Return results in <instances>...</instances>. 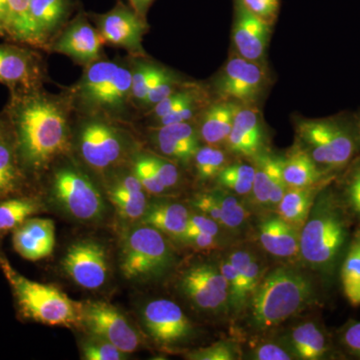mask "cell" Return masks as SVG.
<instances>
[{
	"label": "cell",
	"instance_id": "cell-55",
	"mask_svg": "<svg viewBox=\"0 0 360 360\" xmlns=\"http://www.w3.org/2000/svg\"><path fill=\"white\" fill-rule=\"evenodd\" d=\"M0 37H8V34H7L6 27H4V25H2L1 21H0Z\"/></svg>",
	"mask_w": 360,
	"mask_h": 360
},
{
	"label": "cell",
	"instance_id": "cell-38",
	"mask_svg": "<svg viewBox=\"0 0 360 360\" xmlns=\"http://www.w3.org/2000/svg\"><path fill=\"white\" fill-rule=\"evenodd\" d=\"M39 205L34 200L15 198L0 203V231H13L37 213Z\"/></svg>",
	"mask_w": 360,
	"mask_h": 360
},
{
	"label": "cell",
	"instance_id": "cell-36",
	"mask_svg": "<svg viewBox=\"0 0 360 360\" xmlns=\"http://www.w3.org/2000/svg\"><path fill=\"white\" fill-rule=\"evenodd\" d=\"M194 168L198 179L201 182L215 179L222 169L229 165V158L219 146H200L193 158Z\"/></svg>",
	"mask_w": 360,
	"mask_h": 360
},
{
	"label": "cell",
	"instance_id": "cell-40",
	"mask_svg": "<svg viewBox=\"0 0 360 360\" xmlns=\"http://www.w3.org/2000/svg\"><path fill=\"white\" fill-rule=\"evenodd\" d=\"M186 84V82H182L174 71L160 65V70H158L155 82L151 85V89L149 90L141 110L148 111L151 110L153 106L167 98L176 90L181 89Z\"/></svg>",
	"mask_w": 360,
	"mask_h": 360
},
{
	"label": "cell",
	"instance_id": "cell-5",
	"mask_svg": "<svg viewBox=\"0 0 360 360\" xmlns=\"http://www.w3.org/2000/svg\"><path fill=\"white\" fill-rule=\"evenodd\" d=\"M296 143L329 176H338L360 155L356 115H338L296 122Z\"/></svg>",
	"mask_w": 360,
	"mask_h": 360
},
{
	"label": "cell",
	"instance_id": "cell-51",
	"mask_svg": "<svg viewBox=\"0 0 360 360\" xmlns=\"http://www.w3.org/2000/svg\"><path fill=\"white\" fill-rule=\"evenodd\" d=\"M184 241L200 251L217 250L222 245L225 248V241H222V238L200 231H186Z\"/></svg>",
	"mask_w": 360,
	"mask_h": 360
},
{
	"label": "cell",
	"instance_id": "cell-16",
	"mask_svg": "<svg viewBox=\"0 0 360 360\" xmlns=\"http://www.w3.org/2000/svg\"><path fill=\"white\" fill-rule=\"evenodd\" d=\"M89 20V14L78 11L52 41L49 51L68 56L84 68L101 59L104 42Z\"/></svg>",
	"mask_w": 360,
	"mask_h": 360
},
{
	"label": "cell",
	"instance_id": "cell-6",
	"mask_svg": "<svg viewBox=\"0 0 360 360\" xmlns=\"http://www.w3.org/2000/svg\"><path fill=\"white\" fill-rule=\"evenodd\" d=\"M0 269L26 319L51 326H72L82 322L84 305L73 302L56 286L26 278L4 258H0Z\"/></svg>",
	"mask_w": 360,
	"mask_h": 360
},
{
	"label": "cell",
	"instance_id": "cell-50",
	"mask_svg": "<svg viewBox=\"0 0 360 360\" xmlns=\"http://www.w3.org/2000/svg\"><path fill=\"white\" fill-rule=\"evenodd\" d=\"M186 231H200L219 238H229L221 225L200 213H191Z\"/></svg>",
	"mask_w": 360,
	"mask_h": 360
},
{
	"label": "cell",
	"instance_id": "cell-20",
	"mask_svg": "<svg viewBox=\"0 0 360 360\" xmlns=\"http://www.w3.org/2000/svg\"><path fill=\"white\" fill-rule=\"evenodd\" d=\"M258 248L266 257L283 264H300V232L276 212L262 213L257 224Z\"/></svg>",
	"mask_w": 360,
	"mask_h": 360
},
{
	"label": "cell",
	"instance_id": "cell-11",
	"mask_svg": "<svg viewBox=\"0 0 360 360\" xmlns=\"http://www.w3.org/2000/svg\"><path fill=\"white\" fill-rule=\"evenodd\" d=\"M89 18L104 44L124 49L134 58H146L142 42L149 30L148 20L129 4L117 0L108 13H90Z\"/></svg>",
	"mask_w": 360,
	"mask_h": 360
},
{
	"label": "cell",
	"instance_id": "cell-45",
	"mask_svg": "<svg viewBox=\"0 0 360 360\" xmlns=\"http://www.w3.org/2000/svg\"><path fill=\"white\" fill-rule=\"evenodd\" d=\"M134 174L141 181L144 191L155 195H160L167 191L161 184L155 168L151 165L148 155H141L135 160Z\"/></svg>",
	"mask_w": 360,
	"mask_h": 360
},
{
	"label": "cell",
	"instance_id": "cell-35",
	"mask_svg": "<svg viewBox=\"0 0 360 360\" xmlns=\"http://www.w3.org/2000/svg\"><path fill=\"white\" fill-rule=\"evenodd\" d=\"M131 66V101L134 108H142L155 82L160 65L146 58H134Z\"/></svg>",
	"mask_w": 360,
	"mask_h": 360
},
{
	"label": "cell",
	"instance_id": "cell-12",
	"mask_svg": "<svg viewBox=\"0 0 360 360\" xmlns=\"http://www.w3.org/2000/svg\"><path fill=\"white\" fill-rule=\"evenodd\" d=\"M52 193L77 219L91 221L104 212L101 194L87 175L72 167L58 168L52 177Z\"/></svg>",
	"mask_w": 360,
	"mask_h": 360
},
{
	"label": "cell",
	"instance_id": "cell-25",
	"mask_svg": "<svg viewBox=\"0 0 360 360\" xmlns=\"http://www.w3.org/2000/svg\"><path fill=\"white\" fill-rule=\"evenodd\" d=\"M56 224L49 219H27L14 231V250L30 262L49 257L56 248Z\"/></svg>",
	"mask_w": 360,
	"mask_h": 360
},
{
	"label": "cell",
	"instance_id": "cell-42",
	"mask_svg": "<svg viewBox=\"0 0 360 360\" xmlns=\"http://www.w3.org/2000/svg\"><path fill=\"white\" fill-rule=\"evenodd\" d=\"M191 360H239L243 359V350L233 340H224L206 347L189 352L186 355Z\"/></svg>",
	"mask_w": 360,
	"mask_h": 360
},
{
	"label": "cell",
	"instance_id": "cell-46",
	"mask_svg": "<svg viewBox=\"0 0 360 360\" xmlns=\"http://www.w3.org/2000/svg\"><path fill=\"white\" fill-rule=\"evenodd\" d=\"M82 355L87 360H122L127 354L115 345L94 336V340L84 342L82 345Z\"/></svg>",
	"mask_w": 360,
	"mask_h": 360
},
{
	"label": "cell",
	"instance_id": "cell-24",
	"mask_svg": "<svg viewBox=\"0 0 360 360\" xmlns=\"http://www.w3.org/2000/svg\"><path fill=\"white\" fill-rule=\"evenodd\" d=\"M151 139L161 155L182 165L193 161L200 148L198 127L193 122L153 127Z\"/></svg>",
	"mask_w": 360,
	"mask_h": 360
},
{
	"label": "cell",
	"instance_id": "cell-17",
	"mask_svg": "<svg viewBox=\"0 0 360 360\" xmlns=\"http://www.w3.org/2000/svg\"><path fill=\"white\" fill-rule=\"evenodd\" d=\"M45 68L37 52L13 44H0V84L11 94L42 87Z\"/></svg>",
	"mask_w": 360,
	"mask_h": 360
},
{
	"label": "cell",
	"instance_id": "cell-31",
	"mask_svg": "<svg viewBox=\"0 0 360 360\" xmlns=\"http://www.w3.org/2000/svg\"><path fill=\"white\" fill-rule=\"evenodd\" d=\"M221 210V226L231 238L245 236L250 229V212L245 200L240 196L217 187L213 191Z\"/></svg>",
	"mask_w": 360,
	"mask_h": 360
},
{
	"label": "cell",
	"instance_id": "cell-19",
	"mask_svg": "<svg viewBox=\"0 0 360 360\" xmlns=\"http://www.w3.org/2000/svg\"><path fill=\"white\" fill-rule=\"evenodd\" d=\"M283 158L265 149L253 158L255 175L248 203L257 212H276L288 191L283 174Z\"/></svg>",
	"mask_w": 360,
	"mask_h": 360
},
{
	"label": "cell",
	"instance_id": "cell-54",
	"mask_svg": "<svg viewBox=\"0 0 360 360\" xmlns=\"http://www.w3.org/2000/svg\"><path fill=\"white\" fill-rule=\"evenodd\" d=\"M0 21L6 27L9 37V27H11V11H9L7 0H0Z\"/></svg>",
	"mask_w": 360,
	"mask_h": 360
},
{
	"label": "cell",
	"instance_id": "cell-33",
	"mask_svg": "<svg viewBox=\"0 0 360 360\" xmlns=\"http://www.w3.org/2000/svg\"><path fill=\"white\" fill-rule=\"evenodd\" d=\"M333 184L355 229H360V155L335 177Z\"/></svg>",
	"mask_w": 360,
	"mask_h": 360
},
{
	"label": "cell",
	"instance_id": "cell-15",
	"mask_svg": "<svg viewBox=\"0 0 360 360\" xmlns=\"http://www.w3.org/2000/svg\"><path fill=\"white\" fill-rule=\"evenodd\" d=\"M141 317L148 335L162 347L184 345L194 335L193 323L184 310L167 298L149 302L142 310Z\"/></svg>",
	"mask_w": 360,
	"mask_h": 360
},
{
	"label": "cell",
	"instance_id": "cell-13",
	"mask_svg": "<svg viewBox=\"0 0 360 360\" xmlns=\"http://www.w3.org/2000/svg\"><path fill=\"white\" fill-rule=\"evenodd\" d=\"M80 155L94 169H108L122 160L124 137L110 120L85 116L77 134Z\"/></svg>",
	"mask_w": 360,
	"mask_h": 360
},
{
	"label": "cell",
	"instance_id": "cell-39",
	"mask_svg": "<svg viewBox=\"0 0 360 360\" xmlns=\"http://www.w3.org/2000/svg\"><path fill=\"white\" fill-rule=\"evenodd\" d=\"M110 198L117 212L124 219H142L148 210V203L144 191H122L112 186L110 191Z\"/></svg>",
	"mask_w": 360,
	"mask_h": 360
},
{
	"label": "cell",
	"instance_id": "cell-21",
	"mask_svg": "<svg viewBox=\"0 0 360 360\" xmlns=\"http://www.w3.org/2000/svg\"><path fill=\"white\" fill-rule=\"evenodd\" d=\"M77 0H30L32 46L49 49L77 11Z\"/></svg>",
	"mask_w": 360,
	"mask_h": 360
},
{
	"label": "cell",
	"instance_id": "cell-10",
	"mask_svg": "<svg viewBox=\"0 0 360 360\" xmlns=\"http://www.w3.org/2000/svg\"><path fill=\"white\" fill-rule=\"evenodd\" d=\"M269 84L264 63L241 58L236 52L229 58L212 84L215 101L255 105Z\"/></svg>",
	"mask_w": 360,
	"mask_h": 360
},
{
	"label": "cell",
	"instance_id": "cell-48",
	"mask_svg": "<svg viewBox=\"0 0 360 360\" xmlns=\"http://www.w3.org/2000/svg\"><path fill=\"white\" fill-rule=\"evenodd\" d=\"M253 15L269 25H274L279 13V0H241Z\"/></svg>",
	"mask_w": 360,
	"mask_h": 360
},
{
	"label": "cell",
	"instance_id": "cell-3",
	"mask_svg": "<svg viewBox=\"0 0 360 360\" xmlns=\"http://www.w3.org/2000/svg\"><path fill=\"white\" fill-rule=\"evenodd\" d=\"M333 182L317 194L300 232V262L328 291L338 283L341 262L355 231Z\"/></svg>",
	"mask_w": 360,
	"mask_h": 360
},
{
	"label": "cell",
	"instance_id": "cell-49",
	"mask_svg": "<svg viewBox=\"0 0 360 360\" xmlns=\"http://www.w3.org/2000/svg\"><path fill=\"white\" fill-rule=\"evenodd\" d=\"M196 212L205 215L221 225V210L217 195L212 191L198 194L191 201ZM222 227V226H221Z\"/></svg>",
	"mask_w": 360,
	"mask_h": 360
},
{
	"label": "cell",
	"instance_id": "cell-18",
	"mask_svg": "<svg viewBox=\"0 0 360 360\" xmlns=\"http://www.w3.org/2000/svg\"><path fill=\"white\" fill-rule=\"evenodd\" d=\"M108 253L101 243L84 239L72 243L63 258V269L77 285L97 290L108 276Z\"/></svg>",
	"mask_w": 360,
	"mask_h": 360
},
{
	"label": "cell",
	"instance_id": "cell-34",
	"mask_svg": "<svg viewBox=\"0 0 360 360\" xmlns=\"http://www.w3.org/2000/svg\"><path fill=\"white\" fill-rule=\"evenodd\" d=\"M255 175V165L239 161L229 163L215 179L219 187L248 200L252 191Z\"/></svg>",
	"mask_w": 360,
	"mask_h": 360
},
{
	"label": "cell",
	"instance_id": "cell-26",
	"mask_svg": "<svg viewBox=\"0 0 360 360\" xmlns=\"http://www.w3.org/2000/svg\"><path fill=\"white\" fill-rule=\"evenodd\" d=\"M224 255L240 276L248 303L269 269L266 255L259 248L248 243L232 245Z\"/></svg>",
	"mask_w": 360,
	"mask_h": 360
},
{
	"label": "cell",
	"instance_id": "cell-1",
	"mask_svg": "<svg viewBox=\"0 0 360 360\" xmlns=\"http://www.w3.org/2000/svg\"><path fill=\"white\" fill-rule=\"evenodd\" d=\"M328 290L321 279L300 264L276 262L238 321L245 338L274 335L295 317L321 309Z\"/></svg>",
	"mask_w": 360,
	"mask_h": 360
},
{
	"label": "cell",
	"instance_id": "cell-32",
	"mask_svg": "<svg viewBox=\"0 0 360 360\" xmlns=\"http://www.w3.org/2000/svg\"><path fill=\"white\" fill-rule=\"evenodd\" d=\"M338 283L348 303L354 309L360 307V229H355L341 262Z\"/></svg>",
	"mask_w": 360,
	"mask_h": 360
},
{
	"label": "cell",
	"instance_id": "cell-29",
	"mask_svg": "<svg viewBox=\"0 0 360 360\" xmlns=\"http://www.w3.org/2000/svg\"><path fill=\"white\" fill-rule=\"evenodd\" d=\"M191 212L179 202H158L148 207L142 224L153 227L165 236L184 240Z\"/></svg>",
	"mask_w": 360,
	"mask_h": 360
},
{
	"label": "cell",
	"instance_id": "cell-7",
	"mask_svg": "<svg viewBox=\"0 0 360 360\" xmlns=\"http://www.w3.org/2000/svg\"><path fill=\"white\" fill-rule=\"evenodd\" d=\"M176 257L165 234L149 225L134 227L129 231L122 245V269L127 279L150 281L167 274Z\"/></svg>",
	"mask_w": 360,
	"mask_h": 360
},
{
	"label": "cell",
	"instance_id": "cell-2",
	"mask_svg": "<svg viewBox=\"0 0 360 360\" xmlns=\"http://www.w3.org/2000/svg\"><path fill=\"white\" fill-rule=\"evenodd\" d=\"M71 110L68 94L56 96L45 92L42 87L11 94L6 115L23 167L39 172L65 150Z\"/></svg>",
	"mask_w": 360,
	"mask_h": 360
},
{
	"label": "cell",
	"instance_id": "cell-28",
	"mask_svg": "<svg viewBox=\"0 0 360 360\" xmlns=\"http://www.w3.org/2000/svg\"><path fill=\"white\" fill-rule=\"evenodd\" d=\"M283 174L288 188H302L329 184L335 179L317 167L304 149L297 143L283 160Z\"/></svg>",
	"mask_w": 360,
	"mask_h": 360
},
{
	"label": "cell",
	"instance_id": "cell-47",
	"mask_svg": "<svg viewBox=\"0 0 360 360\" xmlns=\"http://www.w3.org/2000/svg\"><path fill=\"white\" fill-rule=\"evenodd\" d=\"M151 165L155 168L156 174L160 179L162 186L167 189L174 188L180 182V172L179 167L174 161L165 158H160L153 155H148Z\"/></svg>",
	"mask_w": 360,
	"mask_h": 360
},
{
	"label": "cell",
	"instance_id": "cell-30",
	"mask_svg": "<svg viewBox=\"0 0 360 360\" xmlns=\"http://www.w3.org/2000/svg\"><path fill=\"white\" fill-rule=\"evenodd\" d=\"M329 184L302 188H288L274 212H276L284 221L291 225L295 231L300 232L309 217L317 194Z\"/></svg>",
	"mask_w": 360,
	"mask_h": 360
},
{
	"label": "cell",
	"instance_id": "cell-56",
	"mask_svg": "<svg viewBox=\"0 0 360 360\" xmlns=\"http://www.w3.org/2000/svg\"><path fill=\"white\" fill-rule=\"evenodd\" d=\"M356 115L357 124H359V134H360V111L359 113H355Z\"/></svg>",
	"mask_w": 360,
	"mask_h": 360
},
{
	"label": "cell",
	"instance_id": "cell-22",
	"mask_svg": "<svg viewBox=\"0 0 360 360\" xmlns=\"http://www.w3.org/2000/svg\"><path fill=\"white\" fill-rule=\"evenodd\" d=\"M232 41L234 51L241 58L255 63H264L269 46L271 25L260 20L243 6L241 0H236Z\"/></svg>",
	"mask_w": 360,
	"mask_h": 360
},
{
	"label": "cell",
	"instance_id": "cell-8",
	"mask_svg": "<svg viewBox=\"0 0 360 360\" xmlns=\"http://www.w3.org/2000/svg\"><path fill=\"white\" fill-rule=\"evenodd\" d=\"M177 288L200 314L231 319L229 288L220 271L219 259L189 265L180 274Z\"/></svg>",
	"mask_w": 360,
	"mask_h": 360
},
{
	"label": "cell",
	"instance_id": "cell-44",
	"mask_svg": "<svg viewBox=\"0 0 360 360\" xmlns=\"http://www.w3.org/2000/svg\"><path fill=\"white\" fill-rule=\"evenodd\" d=\"M336 345L345 359H360V321L349 319L335 335Z\"/></svg>",
	"mask_w": 360,
	"mask_h": 360
},
{
	"label": "cell",
	"instance_id": "cell-53",
	"mask_svg": "<svg viewBox=\"0 0 360 360\" xmlns=\"http://www.w3.org/2000/svg\"><path fill=\"white\" fill-rule=\"evenodd\" d=\"M127 1L139 15L146 20L149 9L155 4V0H127Z\"/></svg>",
	"mask_w": 360,
	"mask_h": 360
},
{
	"label": "cell",
	"instance_id": "cell-14",
	"mask_svg": "<svg viewBox=\"0 0 360 360\" xmlns=\"http://www.w3.org/2000/svg\"><path fill=\"white\" fill-rule=\"evenodd\" d=\"M82 322L96 338L111 343L125 354L139 349L141 338L131 323L108 302H91L82 307Z\"/></svg>",
	"mask_w": 360,
	"mask_h": 360
},
{
	"label": "cell",
	"instance_id": "cell-9",
	"mask_svg": "<svg viewBox=\"0 0 360 360\" xmlns=\"http://www.w3.org/2000/svg\"><path fill=\"white\" fill-rule=\"evenodd\" d=\"M293 360L345 359L335 335L329 333L316 309L295 317L274 333Z\"/></svg>",
	"mask_w": 360,
	"mask_h": 360
},
{
	"label": "cell",
	"instance_id": "cell-52",
	"mask_svg": "<svg viewBox=\"0 0 360 360\" xmlns=\"http://www.w3.org/2000/svg\"><path fill=\"white\" fill-rule=\"evenodd\" d=\"M113 187H116L118 189H122V191H144L143 187H142L141 181H139V179L135 176V174L132 175H124L122 179L118 180L117 182L113 186Z\"/></svg>",
	"mask_w": 360,
	"mask_h": 360
},
{
	"label": "cell",
	"instance_id": "cell-27",
	"mask_svg": "<svg viewBox=\"0 0 360 360\" xmlns=\"http://www.w3.org/2000/svg\"><path fill=\"white\" fill-rule=\"evenodd\" d=\"M239 104L231 101H214L208 104L198 116L200 141L208 146L225 144L231 134L234 115Z\"/></svg>",
	"mask_w": 360,
	"mask_h": 360
},
{
	"label": "cell",
	"instance_id": "cell-43",
	"mask_svg": "<svg viewBox=\"0 0 360 360\" xmlns=\"http://www.w3.org/2000/svg\"><path fill=\"white\" fill-rule=\"evenodd\" d=\"M20 172L11 146L0 141V194L11 193L18 186Z\"/></svg>",
	"mask_w": 360,
	"mask_h": 360
},
{
	"label": "cell",
	"instance_id": "cell-41",
	"mask_svg": "<svg viewBox=\"0 0 360 360\" xmlns=\"http://www.w3.org/2000/svg\"><path fill=\"white\" fill-rule=\"evenodd\" d=\"M11 11L9 39L32 46L30 21V0H7Z\"/></svg>",
	"mask_w": 360,
	"mask_h": 360
},
{
	"label": "cell",
	"instance_id": "cell-57",
	"mask_svg": "<svg viewBox=\"0 0 360 360\" xmlns=\"http://www.w3.org/2000/svg\"><path fill=\"white\" fill-rule=\"evenodd\" d=\"M4 139V129H2L1 124H0V141Z\"/></svg>",
	"mask_w": 360,
	"mask_h": 360
},
{
	"label": "cell",
	"instance_id": "cell-23",
	"mask_svg": "<svg viewBox=\"0 0 360 360\" xmlns=\"http://www.w3.org/2000/svg\"><path fill=\"white\" fill-rule=\"evenodd\" d=\"M255 105L239 104L225 146L236 156L255 158L264 150V129Z\"/></svg>",
	"mask_w": 360,
	"mask_h": 360
},
{
	"label": "cell",
	"instance_id": "cell-4",
	"mask_svg": "<svg viewBox=\"0 0 360 360\" xmlns=\"http://www.w3.org/2000/svg\"><path fill=\"white\" fill-rule=\"evenodd\" d=\"M68 94L72 110L84 116L122 120L134 106L131 66L99 59L84 68L82 77Z\"/></svg>",
	"mask_w": 360,
	"mask_h": 360
},
{
	"label": "cell",
	"instance_id": "cell-37",
	"mask_svg": "<svg viewBox=\"0 0 360 360\" xmlns=\"http://www.w3.org/2000/svg\"><path fill=\"white\" fill-rule=\"evenodd\" d=\"M243 350V359L293 360L290 352L274 335L248 338Z\"/></svg>",
	"mask_w": 360,
	"mask_h": 360
}]
</instances>
